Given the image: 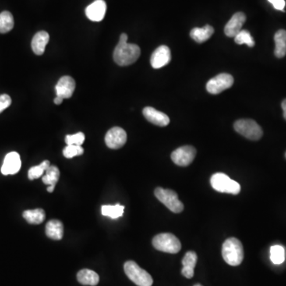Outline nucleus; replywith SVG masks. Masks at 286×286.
<instances>
[{
  "label": "nucleus",
  "instance_id": "nucleus-1",
  "mask_svg": "<svg viewBox=\"0 0 286 286\" xmlns=\"http://www.w3.org/2000/svg\"><path fill=\"white\" fill-rule=\"evenodd\" d=\"M128 34L122 33L113 54L114 61L120 66L132 65L140 57L141 50L139 46L128 43Z\"/></svg>",
  "mask_w": 286,
  "mask_h": 286
},
{
  "label": "nucleus",
  "instance_id": "nucleus-2",
  "mask_svg": "<svg viewBox=\"0 0 286 286\" xmlns=\"http://www.w3.org/2000/svg\"><path fill=\"white\" fill-rule=\"evenodd\" d=\"M222 255L224 261L230 266H239L244 258L242 242L236 238H229L222 247Z\"/></svg>",
  "mask_w": 286,
  "mask_h": 286
},
{
  "label": "nucleus",
  "instance_id": "nucleus-3",
  "mask_svg": "<svg viewBox=\"0 0 286 286\" xmlns=\"http://www.w3.org/2000/svg\"><path fill=\"white\" fill-rule=\"evenodd\" d=\"M124 271L131 281L138 286H152L151 275L143 270L134 261H128L124 264Z\"/></svg>",
  "mask_w": 286,
  "mask_h": 286
},
{
  "label": "nucleus",
  "instance_id": "nucleus-4",
  "mask_svg": "<svg viewBox=\"0 0 286 286\" xmlns=\"http://www.w3.org/2000/svg\"><path fill=\"white\" fill-rule=\"evenodd\" d=\"M153 247L159 251L165 253L177 254L181 251V243L180 240L170 233H161L153 238Z\"/></svg>",
  "mask_w": 286,
  "mask_h": 286
},
{
  "label": "nucleus",
  "instance_id": "nucleus-5",
  "mask_svg": "<svg viewBox=\"0 0 286 286\" xmlns=\"http://www.w3.org/2000/svg\"><path fill=\"white\" fill-rule=\"evenodd\" d=\"M210 181L212 187L219 192L237 195L241 191L239 184L223 173L213 174Z\"/></svg>",
  "mask_w": 286,
  "mask_h": 286
},
{
  "label": "nucleus",
  "instance_id": "nucleus-6",
  "mask_svg": "<svg viewBox=\"0 0 286 286\" xmlns=\"http://www.w3.org/2000/svg\"><path fill=\"white\" fill-rule=\"evenodd\" d=\"M234 128L239 135L250 140H259L263 135L260 126L252 119H238L234 122Z\"/></svg>",
  "mask_w": 286,
  "mask_h": 286
},
{
  "label": "nucleus",
  "instance_id": "nucleus-7",
  "mask_svg": "<svg viewBox=\"0 0 286 286\" xmlns=\"http://www.w3.org/2000/svg\"><path fill=\"white\" fill-rule=\"evenodd\" d=\"M154 195L159 201L166 205L173 213H180L184 210V205L174 190L157 188L154 191Z\"/></svg>",
  "mask_w": 286,
  "mask_h": 286
},
{
  "label": "nucleus",
  "instance_id": "nucleus-8",
  "mask_svg": "<svg viewBox=\"0 0 286 286\" xmlns=\"http://www.w3.org/2000/svg\"><path fill=\"white\" fill-rule=\"evenodd\" d=\"M233 84L234 78L231 75L228 73H221L211 79L206 85V89L211 94L217 95L230 89Z\"/></svg>",
  "mask_w": 286,
  "mask_h": 286
},
{
  "label": "nucleus",
  "instance_id": "nucleus-9",
  "mask_svg": "<svg viewBox=\"0 0 286 286\" xmlns=\"http://www.w3.org/2000/svg\"><path fill=\"white\" fill-rule=\"evenodd\" d=\"M196 155V150L192 146L177 148L171 154L172 161L179 167H188L193 161Z\"/></svg>",
  "mask_w": 286,
  "mask_h": 286
},
{
  "label": "nucleus",
  "instance_id": "nucleus-10",
  "mask_svg": "<svg viewBox=\"0 0 286 286\" xmlns=\"http://www.w3.org/2000/svg\"><path fill=\"white\" fill-rule=\"evenodd\" d=\"M128 140V135L122 128L114 127L107 131L105 136V143L107 147L113 150L122 148Z\"/></svg>",
  "mask_w": 286,
  "mask_h": 286
},
{
  "label": "nucleus",
  "instance_id": "nucleus-11",
  "mask_svg": "<svg viewBox=\"0 0 286 286\" xmlns=\"http://www.w3.org/2000/svg\"><path fill=\"white\" fill-rule=\"evenodd\" d=\"M20 156L17 152H11L6 155L3 163L1 173L4 175H14L21 169Z\"/></svg>",
  "mask_w": 286,
  "mask_h": 286
},
{
  "label": "nucleus",
  "instance_id": "nucleus-12",
  "mask_svg": "<svg viewBox=\"0 0 286 286\" xmlns=\"http://www.w3.org/2000/svg\"><path fill=\"white\" fill-rule=\"evenodd\" d=\"M171 61V53L167 46H161L156 49L150 58L151 66L155 69L161 68L168 65Z\"/></svg>",
  "mask_w": 286,
  "mask_h": 286
},
{
  "label": "nucleus",
  "instance_id": "nucleus-13",
  "mask_svg": "<svg viewBox=\"0 0 286 286\" xmlns=\"http://www.w3.org/2000/svg\"><path fill=\"white\" fill-rule=\"evenodd\" d=\"M247 17L242 12H237L229 20L224 27V33L229 37H234L242 30Z\"/></svg>",
  "mask_w": 286,
  "mask_h": 286
},
{
  "label": "nucleus",
  "instance_id": "nucleus-14",
  "mask_svg": "<svg viewBox=\"0 0 286 286\" xmlns=\"http://www.w3.org/2000/svg\"><path fill=\"white\" fill-rule=\"evenodd\" d=\"M107 11V4L104 0H96L88 6L85 14L88 19L93 22H100L104 19Z\"/></svg>",
  "mask_w": 286,
  "mask_h": 286
},
{
  "label": "nucleus",
  "instance_id": "nucleus-15",
  "mask_svg": "<svg viewBox=\"0 0 286 286\" xmlns=\"http://www.w3.org/2000/svg\"><path fill=\"white\" fill-rule=\"evenodd\" d=\"M76 89V82L71 76H62L56 85V93L57 96H61L63 99L72 97L74 91Z\"/></svg>",
  "mask_w": 286,
  "mask_h": 286
},
{
  "label": "nucleus",
  "instance_id": "nucleus-16",
  "mask_svg": "<svg viewBox=\"0 0 286 286\" xmlns=\"http://www.w3.org/2000/svg\"><path fill=\"white\" fill-rule=\"evenodd\" d=\"M142 113L145 118L154 125L158 127H167L170 124V118L168 115L161 111H157L153 107H145Z\"/></svg>",
  "mask_w": 286,
  "mask_h": 286
},
{
  "label": "nucleus",
  "instance_id": "nucleus-17",
  "mask_svg": "<svg viewBox=\"0 0 286 286\" xmlns=\"http://www.w3.org/2000/svg\"><path fill=\"white\" fill-rule=\"evenodd\" d=\"M197 262V255L194 251H188L182 259L183 268L181 273L186 278H192L194 276V269Z\"/></svg>",
  "mask_w": 286,
  "mask_h": 286
},
{
  "label": "nucleus",
  "instance_id": "nucleus-18",
  "mask_svg": "<svg viewBox=\"0 0 286 286\" xmlns=\"http://www.w3.org/2000/svg\"><path fill=\"white\" fill-rule=\"evenodd\" d=\"M50 40V35L47 31H39L32 39L31 47L36 55L41 56L45 53L46 47Z\"/></svg>",
  "mask_w": 286,
  "mask_h": 286
},
{
  "label": "nucleus",
  "instance_id": "nucleus-19",
  "mask_svg": "<svg viewBox=\"0 0 286 286\" xmlns=\"http://www.w3.org/2000/svg\"><path fill=\"white\" fill-rule=\"evenodd\" d=\"M46 234L48 238L61 240L64 235V227L60 220H50L46 226Z\"/></svg>",
  "mask_w": 286,
  "mask_h": 286
},
{
  "label": "nucleus",
  "instance_id": "nucleus-20",
  "mask_svg": "<svg viewBox=\"0 0 286 286\" xmlns=\"http://www.w3.org/2000/svg\"><path fill=\"white\" fill-rule=\"evenodd\" d=\"M214 33V28L210 25H206L202 28H193L190 31V37L197 43L208 41Z\"/></svg>",
  "mask_w": 286,
  "mask_h": 286
},
{
  "label": "nucleus",
  "instance_id": "nucleus-21",
  "mask_svg": "<svg viewBox=\"0 0 286 286\" xmlns=\"http://www.w3.org/2000/svg\"><path fill=\"white\" fill-rule=\"evenodd\" d=\"M77 280L84 285L95 286L100 281V277L96 272L89 269H84L78 272Z\"/></svg>",
  "mask_w": 286,
  "mask_h": 286
},
{
  "label": "nucleus",
  "instance_id": "nucleus-22",
  "mask_svg": "<svg viewBox=\"0 0 286 286\" xmlns=\"http://www.w3.org/2000/svg\"><path fill=\"white\" fill-rule=\"evenodd\" d=\"M275 50L274 54L277 58H282L286 55V30H279L274 35Z\"/></svg>",
  "mask_w": 286,
  "mask_h": 286
},
{
  "label": "nucleus",
  "instance_id": "nucleus-23",
  "mask_svg": "<svg viewBox=\"0 0 286 286\" xmlns=\"http://www.w3.org/2000/svg\"><path fill=\"white\" fill-rule=\"evenodd\" d=\"M23 218L30 224H41L46 219V213L42 209L25 211Z\"/></svg>",
  "mask_w": 286,
  "mask_h": 286
},
{
  "label": "nucleus",
  "instance_id": "nucleus-24",
  "mask_svg": "<svg viewBox=\"0 0 286 286\" xmlns=\"http://www.w3.org/2000/svg\"><path fill=\"white\" fill-rule=\"evenodd\" d=\"M15 21L13 15L8 11H3L0 14V33H6L11 31L14 28Z\"/></svg>",
  "mask_w": 286,
  "mask_h": 286
},
{
  "label": "nucleus",
  "instance_id": "nucleus-25",
  "mask_svg": "<svg viewBox=\"0 0 286 286\" xmlns=\"http://www.w3.org/2000/svg\"><path fill=\"white\" fill-rule=\"evenodd\" d=\"M124 206L122 205H104L101 208V213L103 216H107L111 219L119 218L124 215Z\"/></svg>",
  "mask_w": 286,
  "mask_h": 286
},
{
  "label": "nucleus",
  "instance_id": "nucleus-26",
  "mask_svg": "<svg viewBox=\"0 0 286 286\" xmlns=\"http://www.w3.org/2000/svg\"><path fill=\"white\" fill-rule=\"evenodd\" d=\"M60 178V170L55 166H50L46 174L43 176V181L44 184L48 185H56Z\"/></svg>",
  "mask_w": 286,
  "mask_h": 286
},
{
  "label": "nucleus",
  "instance_id": "nucleus-27",
  "mask_svg": "<svg viewBox=\"0 0 286 286\" xmlns=\"http://www.w3.org/2000/svg\"><path fill=\"white\" fill-rule=\"evenodd\" d=\"M50 167V162L48 160L43 161L41 164L36 167H31L28 171V177L30 180L37 179L39 177H43L47 169Z\"/></svg>",
  "mask_w": 286,
  "mask_h": 286
},
{
  "label": "nucleus",
  "instance_id": "nucleus-28",
  "mask_svg": "<svg viewBox=\"0 0 286 286\" xmlns=\"http://www.w3.org/2000/svg\"><path fill=\"white\" fill-rule=\"evenodd\" d=\"M284 249L281 246H273L270 248V259L273 264L279 265L283 263L284 261Z\"/></svg>",
  "mask_w": 286,
  "mask_h": 286
},
{
  "label": "nucleus",
  "instance_id": "nucleus-29",
  "mask_svg": "<svg viewBox=\"0 0 286 286\" xmlns=\"http://www.w3.org/2000/svg\"><path fill=\"white\" fill-rule=\"evenodd\" d=\"M234 42L238 45L246 44L249 47H255V42L249 31L242 30L234 37Z\"/></svg>",
  "mask_w": 286,
  "mask_h": 286
},
{
  "label": "nucleus",
  "instance_id": "nucleus-30",
  "mask_svg": "<svg viewBox=\"0 0 286 286\" xmlns=\"http://www.w3.org/2000/svg\"><path fill=\"white\" fill-rule=\"evenodd\" d=\"M83 153V147L81 146H75V145H67L66 147L63 150V155L66 158H72L76 156L82 155Z\"/></svg>",
  "mask_w": 286,
  "mask_h": 286
},
{
  "label": "nucleus",
  "instance_id": "nucleus-31",
  "mask_svg": "<svg viewBox=\"0 0 286 286\" xmlns=\"http://www.w3.org/2000/svg\"><path fill=\"white\" fill-rule=\"evenodd\" d=\"M85 140V136L82 132L75 134V135H66L65 142L67 145H75V146H82Z\"/></svg>",
  "mask_w": 286,
  "mask_h": 286
},
{
  "label": "nucleus",
  "instance_id": "nucleus-32",
  "mask_svg": "<svg viewBox=\"0 0 286 286\" xmlns=\"http://www.w3.org/2000/svg\"><path fill=\"white\" fill-rule=\"evenodd\" d=\"M11 104V98L8 94L0 96V113L7 109Z\"/></svg>",
  "mask_w": 286,
  "mask_h": 286
},
{
  "label": "nucleus",
  "instance_id": "nucleus-33",
  "mask_svg": "<svg viewBox=\"0 0 286 286\" xmlns=\"http://www.w3.org/2000/svg\"><path fill=\"white\" fill-rule=\"evenodd\" d=\"M268 1L273 6V8L276 10L284 11V8L285 7L284 0H268Z\"/></svg>",
  "mask_w": 286,
  "mask_h": 286
},
{
  "label": "nucleus",
  "instance_id": "nucleus-34",
  "mask_svg": "<svg viewBox=\"0 0 286 286\" xmlns=\"http://www.w3.org/2000/svg\"><path fill=\"white\" fill-rule=\"evenodd\" d=\"M281 107H282L283 110V116H284V119L286 120V99L283 100Z\"/></svg>",
  "mask_w": 286,
  "mask_h": 286
},
{
  "label": "nucleus",
  "instance_id": "nucleus-35",
  "mask_svg": "<svg viewBox=\"0 0 286 286\" xmlns=\"http://www.w3.org/2000/svg\"><path fill=\"white\" fill-rule=\"evenodd\" d=\"M63 100H64V99L61 98V96H57V97L54 99V104H57V105H59V104L62 103Z\"/></svg>",
  "mask_w": 286,
  "mask_h": 286
},
{
  "label": "nucleus",
  "instance_id": "nucleus-36",
  "mask_svg": "<svg viewBox=\"0 0 286 286\" xmlns=\"http://www.w3.org/2000/svg\"><path fill=\"white\" fill-rule=\"evenodd\" d=\"M54 188H55V185H49L47 191L49 192H53L54 191Z\"/></svg>",
  "mask_w": 286,
  "mask_h": 286
},
{
  "label": "nucleus",
  "instance_id": "nucleus-37",
  "mask_svg": "<svg viewBox=\"0 0 286 286\" xmlns=\"http://www.w3.org/2000/svg\"><path fill=\"white\" fill-rule=\"evenodd\" d=\"M194 286H202V285H201V284H195V285H194Z\"/></svg>",
  "mask_w": 286,
  "mask_h": 286
},
{
  "label": "nucleus",
  "instance_id": "nucleus-38",
  "mask_svg": "<svg viewBox=\"0 0 286 286\" xmlns=\"http://www.w3.org/2000/svg\"><path fill=\"white\" fill-rule=\"evenodd\" d=\"M285 157H286V153H285Z\"/></svg>",
  "mask_w": 286,
  "mask_h": 286
}]
</instances>
